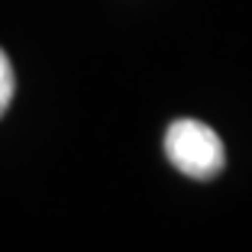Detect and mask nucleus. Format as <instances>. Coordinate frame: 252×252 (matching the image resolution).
<instances>
[{"mask_svg": "<svg viewBox=\"0 0 252 252\" xmlns=\"http://www.w3.org/2000/svg\"><path fill=\"white\" fill-rule=\"evenodd\" d=\"M10 100H13V65H10L7 52L0 49V117L7 113Z\"/></svg>", "mask_w": 252, "mask_h": 252, "instance_id": "f03ea898", "label": "nucleus"}, {"mask_svg": "<svg viewBox=\"0 0 252 252\" xmlns=\"http://www.w3.org/2000/svg\"><path fill=\"white\" fill-rule=\"evenodd\" d=\"M165 156L188 178H214L226 165L223 139L200 120H175L165 133Z\"/></svg>", "mask_w": 252, "mask_h": 252, "instance_id": "f257e3e1", "label": "nucleus"}]
</instances>
